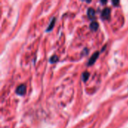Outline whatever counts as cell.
Returning <instances> with one entry per match:
<instances>
[{
  "label": "cell",
  "mask_w": 128,
  "mask_h": 128,
  "mask_svg": "<svg viewBox=\"0 0 128 128\" xmlns=\"http://www.w3.org/2000/svg\"><path fill=\"white\" fill-rule=\"evenodd\" d=\"M26 86L22 84L16 88V93L19 95H24L26 94Z\"/></svg>",
  "instance_id": "obj_1"
},
{
  "label": "cell",
  "mask_w": 128,
  "mask_h": 128,
  "mask_svg": "<svg viewBox=\"0 0 128 128\" xmlns=\"http://www.w3.org/2000/svg\"><path fill=\"white\" fill-rule=\"evenodd\" d=\"M110 11H111L110 8H104L102 11V14H101V16H103V18L105 20H108L110 17Z\"/></svg>",
  "instance_id": "obj_2"
},
{
  "label": "cell",
  "mask_w": 128,
  "mask_h": 128,
  "mask_svg": "<svg viewBox=\"0 0 128 128\" xmlns=\"http://www.w3.org/2000/svg\"><path fill=\"white\" fill-rule=\"evenodd\" d=\"M98 56H99V52H94V53L92 56V57L90 58V59H89V61H88V65H92V64L96 62V60L98 59Z\"/></svg>",
  "instance_id": "obj_3"
},
{
  "label": "cell",
  "mask_w": 128,
  "mask_h": 128,
  "mask_svg": "<svg viewBox=\"0 0 128 128\" xmlns=\"http://www.w3.org/2000/svg\"><path fill=\"white\" fill-rule=\"evenodd\" d=\"M98 27H99V25H98V23L97 22H92L91 23V25H90V28H91L92 31H96V30H98Z\"/></svg>",
  "instance_id": "obj_4"
},
{
  "label": "cell",
  "mask_w": 128,
  "mask_h": 128,
  "mask_svg": "<svg viewBox=\"0 0 128 128\" xmlns=\"http://www.w3.org/2000/svg\"><path fill=\"white\" fill-rule=\"evenodd\" d=\"M94 15H95V10L93 8H88V16L90 18H93L94 16Z\"/></svg>",
  "instance_id": "obj_5"
},
{
  "label": "cell",
  "mask_w": 128,
  "mask_h": 128,
  "mask_svg": "<svg viewBox=\"0 0 128 128\" xmlns=\"http://www.w3.org/2000/svg\"><path fill=\"white\" fill-rule=\"evenodd\" d=\"M89 76H90V74H89V73H88V72H87V71L84 72V73L82 74V80H83L84 82H86V81L88 80V79Z\"/></svg>",
  "instance_id": "obj_6"
},
{
  "label": "cell",
  "mask_w": 128,
  "mask_h": 128,
  "mask_svg": "<svg viewBox=\"0 0 128 128\" xmlns=\"http://www.w3.org/2000/svg\"><path fill=\"white\" fill-rule=\"evenodd\" d=\"M55 21H56V19H55V18H53V19H52V22H50V26L46 28V32H50V31H51V30H52V28H53V26H54V25H55Z\"/></svg>",
  "instance_id": "obj_7"
},
{
  "label": "cell",
  "mask_w": 128,
  "mask_h": 128,
  "mask_svg": "<svg viewBox=\"0 0 128 128\" xmlns=\"http://www.w3.org/2000/svg\"><path fill=\"white\" fill-rule=\"evenodd\" d=\"M58 56H56V55H54V56H52L50 58V62L51 63H54V62H56L58 61Z\"/></svg>",
  "instance_id": "obj_8"
},
{
  "label": "cell",
  "mask_w": 128,
  "mask_h": 128,
  "mask_svg": "<svg viewBox=\"0 0 128 128\" xmlns=\"http://www.w3.org/2000/svg\"><path fill=\"white\" fill-rule=\"evenodd\" d=\"M118 3H119V2H118V1H116V2H112V4H115L116 6H117V4H118Z\"/></svg>",
  "instance_id": "obj_9"
}]
</instances>
